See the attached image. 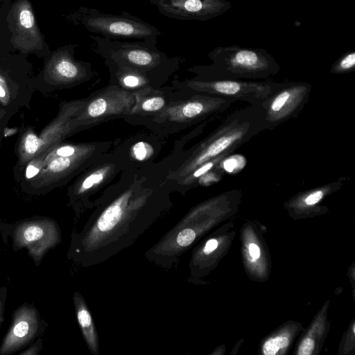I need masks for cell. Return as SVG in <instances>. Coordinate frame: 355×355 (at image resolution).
I'll list each match as a JSON object with an SVG mask.
<instances>
[{"label": "cell", "instance_id": "cell-1", "mask_svg": "<svg viewBox=\"0 0 355 355\" xmlns=\"http://www.w3.org/2000/svg\"><path fill=\"white\" fill-rule=\"evenodd\" d=\"M159 164L123 171L93 201L73 250L83 267L103 263L132 245L173 207L172 189Z\"/></svg>", "mask_w": 355, "mask_h": 355}, {"label": "cell", "instance_id": "cell-2", "mask_svg": "<svg viewBox=\"0 0 355 355\" xmlns=\"http://www.w3.org/2000/svg\"><path fill=\"white\" fill-rule=\"evenodd\" d=\"M112 145L110 141H63L34 157L14 175L24 190L46 192L69 182L110 150Z\"/></svg>", "mask_w": 355, "mask_h": 355}, {"label": "cell", "instance_id": "cell-3", "mask_svg": "<svg viewBox=\"0 0 355 355\" xmlns=\"http://www.w3.org/2000/svg\"><path fill=\"white\" fill-rule=\"evenodd\" d=\"M263 130L262 112L258 105L231 113L209 135L175 159L165 180L171 187L202 164L232 154Z\"/></svg>", "mask_w": 355, "mask_h": 355}, {"label": "cell", "instance_id": "cell-4", "mask_svg": "<svg viewBox=\"0 0 355 355\" xmlns=\"http://www.w3.org/2000/svg\"><path fill=\"white\" fill-rule=\"evenodd\" d=\"M209 65L192 66L187 70L200 80H266L275 76L280 67L266 49L229 45L214 48L208 53Z\"/></svg>", "mask_w": 355, "mask_h": 355}, {"label": "cell", "instance_id": "cell-5", "mask_svg": "<svg viewBox=\"0 0 355 355\" xmlns=\"http://www.w3.org/2000/svg\"><path fill=\"white\" fill-rule=\"evenodd\" d=\"M94 44L92 49L104 60L130 68L153 78L161 86L180 67L181 58L169 57L156 47V44L144 40L122 42L118 40L89 35Z\"/></svg>", "mask_w": 355, "mask_h": 355}, {"label": "cell", "instance_id": "cell-6", "mask_svg": "<svg viewBox=\"0 0 355 355\" xmlns=\"http://www.w3.org/2000/svg\"><path fill=\"white\" fill-rule=\"evenodd\" d=\"M234 103L222 98L194 94L171 101L161 112L148 117L129 118L127 123L141 125L166 138L193 125L210 120L230 109Z\"/></svg>", "mask_w": 355, "mask_h": 355}, {"label": "cell", "instance_id": "cell-7", "mask_svg": "<svg viewBox=\"0 0 355 355\" xmlns=\"http://www.w3.org/2000/svg\"><path fill=\"white\" fill-rule=\"evenodd\" d=\"M68 19L89 33L101 34L111 40L133 39L157 43L161 35L157 27L126 11L115 15L80 6Z\"/></svg>", "mask_w": 355, "mask_h": 355}, {"label": "cell", "instance_id": "cell-8", "mask_svg": "<svg viewBox=\"0 0 355 355\" xmlns=\"http://www.w3.org/2000/svg\"><path fill=\"white\" fill-rule=\"evenodd\" d=\"M284 83L272 80H200L196 78L179 80L175 78L172 86L178 98L202 94L230 100L241 101L259 105Z\"/></svg>", "mask_w": 355, "mask_h": 355}, {"label": "cell", "instance_id": "cell-9", "mask_svg": "<svg viewBox=\"0 0 355 355\" xmlns=\"http://www.w3.org/2000/svg\"><path fill=\"white\" fill-rule=\"evenodd\" d=\"M85 101L86 98H83L60 103L55 117L39 134L28 127L21 131L15 147L17 160L14 174L34 157L76 133L72 119Z\"/></svg>", "mask_w": 355, "mask_h": 355}, {"label": "cell", "instance_id": "cell-10", "mask_svg": "<svg viewBox=\"0 0 355 355\" xmlns=\"http://www.w3.org/2000/svg\"><path fill=\"white\" fill-rule=\"evenodd\" d=\"M23 55L0 49V111L8 121L20 110L30 107L37 91L31 65Z\"/></svg>", "mask_w": 355, "mask_h": 355}, {"label": "cell", "instance_id": "cell-11", "mask_svg": "<svg viewBox=\"0 0 355 355\" xmlns=\"http://www.w3.org/2000/svg\"><path fill=\"white\" fill-rule=\"evenodd\" d=\"M77 44L61 46L47 56L42 71L35 76L37 91L52 92L76 86L94 78L97 73L91 63L74 57Z\"/></svg>", "mask_w": 355, "mask_h": 355}, {"label": "cell", "instance_id": "cell-12", "mask_svg": "<svg viewBox=\"0 0 355 355\" xmlns=\"http://www.w3.org/2000/svg\"><path fill=\"white\" fill-rule=\"evenodd\" d=\"M125 169L121 157L113 149L77 175L68 189L70 203L76 214L92 209V198L105 190Z\"/></svg>", "mask_w": 355, "mask_h": 355}, {"label": "cell", "instance_id": "cell-13", "mask_svg": "<svg viewBox=\"0 0 355 355\" xmlns=\"http://www.w3.org/2000/svg\"><path fill=\"white\" fill-rule=\"evenodd\" d=\"M133 92L108 84L86 98L83 107L72 119L75 132H79L105 121L124 119L135 105Z\"/></svg>", "mask_w": 355, "mask_h": 355}, {"label": "cell", "instance_id": "cell-14", "mask_svg": "<svg viewBox=\"0 0 355 355\" xmlns=\"http://www.w3.org/2000/svg\"><path fill=\"white\" fill-rule=\"evenodd\" d=\"M13 48L20 53L47 57L51 52L38 26L28 0H16L6 17Z\"/></svg>", "mask_w": 355, "mask_h": 355}, {"label": "cell", "instance_id": "cell-15", "mask_svg": "<svg viewBox=\"0 0 355 355\" xmlns=\"http://www.w3.org/2000/svg\"><path fill=\"white\" fill-rule=\"evenodd\" d=\"M312 86L304 82H286L258 106L265 130H272L296 118L306 104Z\"/></svg>", "mask_w": 355, "mask_h": 355}, {"label": "cell", "instance_id": "cell-16", "mask_svg": "<svg viewBox=\"0 0 355 355\" xmlns=\"http://www.w3.org/2000/svg\"><path fill=\"white\" fill-rule=\"evenodd\" d=\"M158 12L171 19L207 21L218 17L232 5L227 0H149Z\"/></svg>", "mask_w": 355, "mask_h": 355}, {"label": "cell", "instance_id": "cell-17", "mask_svg": "<svg viewBox=\"0 0 355 355\" xmlns=\"http://www.w3.org/2000/svg\"><path fill=\"white\" fill-rule=\"evenodd\" d=\"M60 239L56 223L49 219L28 220L21 223L14 231L15 244L26 248L35 261H40Z\"/></svg>", "mask_w": 355, "mask_h": 355}, {"label": "cell", "instance_id": "cell-18", "mask_svg": "<svg viewBox=\"0 0 355 355\" xmlns=\"http://www.w3.org/2000/svg\"><path fill=\"white\" fill-rule=\"evenodd\" d=\"M165 141V138L150 132L140 133L114 142L116 144L114 150L120 155L127 169L144 168L155 163V159Z\"/></svg>", "mask_w": 355, "mask_h": 355}, {"label": "cell", "instance_id": "cell-19", "mask_svg": "<svg viewBox=\"0 0 355 355\" xmlns=\"http://www.w3.org/2000/svg\"><path fill=\"white\" fill-rule=\"evenodd\" d=\"M39 316L29 305L19 307L14 313L12 324L0 347V355L12 354L30 342L37 334Z\"/></svg>", "mask_w": 355, "mask_h": 355}, {"label": "cell", "instance_id": "cell-20", "mask_svg": "<svg viewBox=\"0 0 355 355\" xmlns=\"http://www.w3.org/2000/svg\"><path fill=\"white\" fill-rule=\"evenodd\" d=\"M135 105L130 113L123 119L143 118L155 115L161 112L173 100L177 98L173 88H146L134 92Z\"/></svg>", "mask_w": 355, "mask_h": 355}, {"label": "cell", "instance_id": "cell-21", "mask_svg": "<svg viewBox=\"0 0 355 355\" xmlns=\"http://www.w3.org/2000/svg\"><path fill=\"white\" fill-rule=\"evenodd\" d=\"M104 63L110 73L109 84L110 85H117L123 89L133 93L146 88L162 87L153 78L146 73L118 66L109 60H104Z\"/></svg>", "mask_w": 355, "mask_h": 355}, {"label": "cell", "instance_id": "cell-22", "mask_svg": "<svg viewBox=\"0 0 355 355\" xmlns=\"http://www.w3.org/2000/svg\"><path fill=\"white\" fill-rule=\"evenodd\" d=\"M76 319L86 345L93 355H99V337L92 315L83 295L76 291L73 295Z\"/></svg>", "mask_w": 355, "mask_h": 355}, {"label": "cell", "instance_id": "cell-23", "mask_svg": "<svg viewBox=\"0 0 355 355\" xmlns=\"http://www.w3.org/2000/svg\"><path fill=\"white\" fill-rule=\"evenodd\" d=\"M245 163L246 161L243 156L232 153L224 157L216 166L223 173L235 174L245 167Z\"/></svg>", "mask_w": 355, "mask_h": 355}, {"label": "cell", "instance_id": "cell-24", "mask_svg": "<svg viewBox=\"0 0 355 355\" xmlns=\"http://www.w3.org/2000/svg\"><path fill=\"white\" fill-rule=\"evenodd\" d=\"M354 67L355 52L350 51L343 54L332 64L330 71L335 74H343L350 72Z\"/></svg>", "mask_w": 355, "mask_h": 355}, {"label": "cell", "instance_id": "cell-25", "mask_svg": "<svg viewBox=\"0 0 355 355\" xmlns=\"http://www.w3.org/2000/svg\"><path fill=\"white\" fill-rule=\"evenodd\" d=\"M288 340L286 337L277 336L268 340L263 347V352L266 355H275L282 348L286 347Z\"/></svg>", "mask_w": 355, "mask_h": 355}, {"label": "cell", "instance_id": "cell-26", "mask_svg": "<svg viewBox=\"0 0 355 355\" xmlns=\"http://www.w3.org/2000/svg\"><path fill=\"white\" fill-rule=\"evenodd\" d=\"M326 187H321L310 193L304 200L306 205H313L318 203L323 198Z\"/></svg>", "mask_w": 355, "mask_h": 355}, {"label": "cell", "instance_id": "cell-27", "mask_svg": "<svg viewBox=\"0 0 355 355\" xmlns=\"http://www.w3.org/2000/svg\"><path fill=\"white\" fill-rule=\"evenodd\" d=\"M314 348V342L311 338H305L301 343L298 354L300 355H310Z\"/></svg>", "mask_w": 355, "mask_h": 355}, {"label": "cell", "instance_id": "cell-28", "mask_svg": "<svg viewBox=\"0 0 355 355\" xmlns=\"http://www.w3.org/2000/svg\"><path fill=\"white\" fill-rule=\"evenodd\" d=\"M218 241L215 239L208 240L202 248V252L205 255H209L213 252L218 247Z\"/></svg>", "mask_w": 355, "mask_h": 355}, {"label": "cell", "instance_id": "cell-29", "mask_svg": "<svg viewBox=\"0 0 355 355\" xmlns=\"http://www.w3.org/2000/svg\"><path fill=\"white\" fill-rule=\"evenodd\" d=\"M8 120L6 116L3 112L0 111V145L2 139L3 130L5 125L7 124Z\"/></svg>", "mask_w": 355, "mask_h": 355}, {"label": "cell", "instance_id": "cell-30", "mask_svg": "<svg viewBox=\"0 0 355 355\" xmlns=\"http://www.w3.org/2000/svg\"><path fill=\"white\" fill-rule=\"evenodd\" d=\"M250 254L252 258L257 259L260 257V250L254 243H250L249 245Z\"/></svg>", "mask_w": 355, "mask_h": 355}, {"label": "cell", "instance_id": "cell-31", "mask_svg": "<svg viewBox=\"0 0 355 355\" xmlns=\"http://www.w3.org/2000/svg\"><path fill=\"white\" fill-rule=\"evenodd\" d=\"M4 308H5V300L1 295L0 296V325L3 320Z\"/></svg>", "mask_w": 355, "mask_h": 355}, {"label": "cell", "instance_id": "cell-32", "mask_svg": "<svg viewBox=\"0 0 355 355\" xmlns=\"http://www.w3.org/2000/svg\"><path fill=\"white\" fill-rule=\"evenodd\" d=\"M37 353H38V346L37 345H35L34 346H32L31 347H30L27 351H25V352L21 353V354L33 355V354H36Z\"/></svg>", "mask_w": 355, "mask_h": 355}]
</instances>
